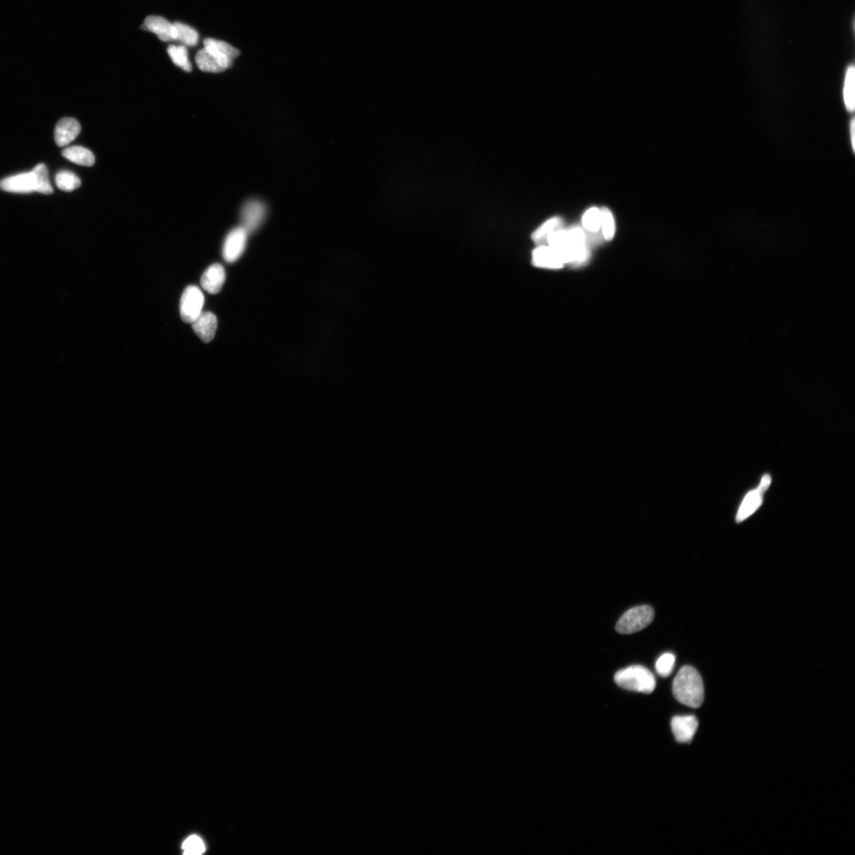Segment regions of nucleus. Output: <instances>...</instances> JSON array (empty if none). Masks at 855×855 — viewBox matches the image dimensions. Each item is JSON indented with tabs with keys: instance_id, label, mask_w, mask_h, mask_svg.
<instances>
[{
	"instance_id": "obj_1",
	"label": "nucleus",
	"mask_w": 855,
	"mask_h": 855,
	"mask_svg": "<svg viewBox=\"0 0 855 855\" xmlns=\"http://www.w3.org/2000/svg\"><path fill=\"white\" fill-rule=\"evenodd\" d=\"M546 242L556 251L565 265L582 266L589 260L587 236L581 227L557 229L548 237Z\"/></svg>"
},
{
	"instance_id": "obj_2",
	"label": "nucleus",
	"mask_w": 855,
	"mask_h": 855,
	"mask_svg": "<svg viewBox=\"0 0 855 855\" xmlns=\"http://www.w3.org/2000/svg\"><path fill=\"white\" fill-rule=\"evenodd\" d=\"M240 54V50L229 43L207 39L204 41L203 50L197 53L195 59L202 72L220 73L230 68Z\"/></svg>"
},
{
	"instance_id": "obj_3",
	"label": "nucleus",
	"mask_w": 855,
	"mask_h": 855,
	"mask_svg": "<svg viewBox=\"0 0 855 855\" xmlns=\"http://www.w3.org/2000/svg\"><path fill=\"white\" fill-rule=\"evenodd\" d=\"M673 695L686 707L699 708L704 701V685L700 674L691 666H684L676 675L673 684Z\"/></svg>"
},
{
	"instance_id": "obj_4",
	"label": "nucleus",
	"mask_w": 855,
	"mask_h": 855,
	"mask_svg": "<svg viewBox=\"0 0 855 855\" xmlns=\"http://www.w3.org/2000/svg\"><path fill=\"white\" fill-rule=\"evenodd\" d=\"M614 680L622 689L643 694H651L656 687L654 675L642 665H632L619 670L615 675Z\"/></svg>"
},
{
	"instance_id": "obj_5",
	"label": "nucleus",
	"mask_w": 855,
	"mask_h": 855,
	"mask_svg": "<svg viewBox=\"0 0 855 855\" xmlns=\"http://www.w3.org/2000/svg\"><path fill=\"white\" fill-rule=\"evenodd\" d=\"M654 611L651 606H638L627 611L617 622L615 628L621 635H631L642 631L651 624Z\"/></svg>"
},
{
	"instance_id": "obj_6",
	"label": "nucleus",
	"mask_w": 855,
	"mask_h": 855,
	"mask_svg": "<svg viewBox=\"0 0 855 855\" xmlns=\"http://www.w3.org/2000/svg\"><path fill=\"white\" fill-rule=\"evenodd\" d=\"M204 296L197 286H189L183 291L180 301V315L182 320L192 323L201 316Z\"/></svg>"
},
{
	"instance_id": "obj_7",
	"label": "nucleus",
	"mask_w": 855,
	"mask_h": 855,
	"mask_svg": "<svg viewBox=\"0 0 855 855\" xmlns=\"http://www.w3.org/2000/svg\"><path fill=\"white\" fill-rule=\"evenodd\" d=\"M267 206L262 200L251 199L243 205L241 210L242 227L249 233L257 231L264 223L267 215Z\"/></svg>"
},
{
	"instance_id": "obj_8",
	"label": "nucleus",
	"mask_w": 855,
	"mask_h": 855,
	"mask_svg": "<svg viewBox=\"0 0 855 855\" xmlns=\"http://www.w3.org/2000/svg\"><path fill=\"white\" fill-rule=\"evenodd\" d=\"M248 232L242 227H236L227 235L224 243L223 257L227 262L237 261L244 252Z\"/></svg>"
},
{
	"instance_id": "obj_9",
	"label": "nucleus",
	"mask_w": 855,
	"mask_h": 855,
	"mask_svg": "<svg viewBox=\"0 0 855 855\" xmlns=\"http://www.w3.org/2000/svg\"><path fill=\"white\" fill-rule=\"evenodd\" d=\"M3 191L14 193H30L37 192V178L34 171L4 178L0 182Z\"/></svg>"
},
{
	"instance_id": "obj_10",
	"label": "nucleus",
	"mask_w": 855,
	"mask_h": 855,
	"mask_svg": "<svg viewBox=\"0 0 855 855\" xmlns=\"http://www.w3.org/2000/svg\"><path fill=\"white\" fill-rule=\"evenodd\" d=\"M671 726L678 742L689 743L697 732L699 722L693 715L675 716L673 718Z\"/></svg>"
},
{
	"instance_id": "obj_11",
	"label": "nucleus",
	"mask_w": 855,
	"mask_h": 855,
	"mask_svg": "<svg viewBox=\"0 0 855 855\" xmlns=\"http://www.w3.org/2000/svg\"><path fill=\"white\" fill-rule=\"evenodd\" d=\"M142 29L154 32L162 41H176L175 24L161 16H148Z\"/></svg>"
},
{
	"instance_id": "obj_12",
	"label": "nucleus",
	"mask_w": 855,
	"mask_h": 855,
	"mask_svg": "<svg viewBox=\"0 0 855 855\" xmlns=\"http://www.w3.org/2000/svg\"><path fill=\"white\" fill-rule=\"evenodd\" d=\"M532 263L535 267L548 269H559L565 265L556 251L548 245H539L535 249Z\"/></svg>"
},
{
	"instance_id": "obj_13",
	"label": "nucleus",
	"mask_w": 855,
	"mask_h": 855,
	"mask_svg": "<svg viewBox=\"0 0 855 855\" xmlns=\"http://www.w3.org/2000/svg\"><path fill=\"white\" fill-rule=\"evenodd\" d=\"M193 331L204 343L212 342L218 329V318L212 312H202L191 323Z\"/></svg>"
},
{
	"instance_id": "obj_14",
	"label": "nucleus",
	"mask_w": 855,
	"mask_h": 855,
	"mask_svg": "<svg viewBox=\"0 0 855 855\" xmlns=\"http://www.w3.org/2000/svg\"><path fill=\"white\" fill-rule=\"evenodd\" d=\"M81 126L74 118L65 117L59 121L55 128V142L59 147H64L79 136Z\"/></svg>"
},
{
	"instance_id": "obj_15",
	"label": "nucleus",
	"mask_w": 855,
	"mask_h": 855,
	"mask_svg": "<svg viewBox=\"0 0 855 855\" xmlns=\"http://www.w3.org/2000/svg\"><path fill=\"white\" fill-rule=\"evenodd\" d=\"M225 280L224 268L220 264H214L203 273L201 284L205 291L214 295L219 294L223 288Z\"/></svg>"
},
{
	"instance_id": "obj_16",
	"label": "nucleus",
	"mask_w": 855,
	"mask_h": 855,
	"mask_svg": "<svg viewBox=\"0 0 855 855\" xmlns=\"http://www.w3.org/2000/svg\"><path fill=\"white\" fill-rule=\"evenodd\" d=\"M766 491L761 489L759 486L755 490L749 492L745 497V499L741 504L737 516V521L742 522L745 519L749 517L751 514H753L762 505V496Z\"/></svg>"
},
{
	"instance_id": "obj_17",
	"label": "nucleus",
	"mask_w": 855,
	"mask_h": 855,
	"mask_svg": "<svg viewBox=\"0 0 855 855\" xmlns=\"http://www.w3.org/2000/svg\"><path fill=\"white\" fill-rule=\"evenodd\" d=\"M62 155L64 158L80 166H91L95 162L94 154L88 148L81 147V146H73V147L65 148Z\"/></svg>"
},
{
	"instance_id": "obj_18",
	"label": "nucleus",
	"mask_w": 855,
	"mask_h": 855,
	"mask_svg": "<svg viewBox=\"0 0 855 855\" xmlns=\"http://www.w3.org/2000/svg\"><path fill=\"white\" fill-rule=\"evenodd\" d=\"M562 224H564V220L559 218V216H555V218L546 220L542 225L539 227L533 232L532 239L537 244L542 245L551 233H553L557 229H561Z\"/></svg>"
},
{
	"instance_id": "obj_19",
	"label": "nucleus",
	"mask_w": 855,
	"mask_h": 855,
	"mask_svg": "<svg viewBox=\"0 0 855 855\" xmlns=\"http://www.w3.org/2000/svg\"><path fill=\"white\" fill-rule=\"evenodd\" d=\"M844 104L847 110L853 112L855 105V70L853 65L847 68L843 89Z\"/></svg>"
},
{
	"instance_id": "obj_20",
	"label": "nucleus",
	"mask_w": 855,
	"mask_h": 855,
	"mask_svg": "<svg viewBox=\"0 0 855 855\" xmlns=\"http://www.w3.org/2000/svg\"><path fill=\"white\" fill-rule=\"evenodd\" d=\"M167 52L176 66L187 73L192 71V65L189 61L187 48L185 46H170L167 48Z\"/></svg>"
},
{
	"instance_id": "obj_21",
	"label": "nucleus",
	"mask_w": 855,
	"mask_h": 855,
	"mask_svg": "<svg viewBox=\"0 0 855 855\" xmlns=\"http://www.w3.org/2000/svg\"><path fill=\"white\" fill-rule=\"evenodd\" d=\"M582 225L584 229L592 234L598 233L602 229V211L597 207H592L586 211L582 216Z\"/></svg>"
},
{
	"instance_id": "obj_22",
	"label": "nucleus",
	"mask_w": 855,
	"mask_h": 855,
	"mask_svg": "<svg viewBox=\"0 0 855 855\" xmlns=\"http://www.w3.org/2000/svg\"><path fill=\"white\" fill-rule=\"evenodd\" d=\"M176 41H180L183 46H195L199 41V34L196 30L188 25L175 23Z\"/></svg>"
},
{
	"instance_id": "obj_23",
	"label": "nucleus",
	"mask_w": 855,
	"mask_h": 855,
	"mask_svg": "<svg viewBox=\"0 0 855 855\" xmlns=\"http://www.w3.org/2000/svg\"><path fill=\"white\" fill-rule=\"evenodd\" d=\"M57 186L63 191L71 192L81 186V181L77 175L68 171H59L56 175Z\"/></svg>"
},
{
	"instance_id": "obj_24",
	"label": "nucleus",
	"mask_w": 855,
	"mask_h": 855,
	"mask_svg": "<svg viewBox=\"0 0 855 855\" xmlns=\"http://www.w3.org/2000/svg\"><path fill=\"white\" fill-rule=\"evenodd\" d=\"M32 171H34L37 178V193L42 194L52 193L53 189L50 182V177H48L46 166L41 164L37 165Z\"/></svg>"
},
{
	"instance_id": "obj_25",
	"label": "nucleus",
	"mask_w": 855,
	"mask_h": 855,
	"mask_svg": "<svg viewBox=\"0 0 855 855\" xmlns=\"http://www.w3.org/2000/svg\"><path fill=\"white\" fill-rule=\"evenodd\" d=\"M602 230L605 240H613L615 235L616 226L613 213L608 208H602Z\"/></svg>"
},
{
	"instance_id": "obj_26",
	"label": "nucleus",
	"mask_w": 855,
	"mask_h": 855,
	"mask_svg": "<svg viewBox=\"0 0 855 855\" xmlns=\"http://www.w3.org/2000/svg\"><path fill=\"white\" fill-rule=\"evenodd\" d=\"M675 657L672 653H664L657 660L656 670L662 678H668L673 673Z\"/></svg>"
},
{
	"instance_id": "obj_27",
	"label": "nucleus",
	"mask_w": 855,
	"mask_h": 855,
	"mask_svg": "<svg viewBox=\"0 0 855 855\" xmlns=\"http://www.w3.org/2000/svg\"><path fill=\"white\" fill-rule=\"evenodd\" d=\"M184 854H202L205 851L203 841L197 836H189L182 845Z\"/></svg>"
},
{
	"instance_id": "obj_28",
	"label": "nucleus",
	"mask_w": 855,
	"mask_h": 855,
	"mask_svg": "<svg viewBox=\"0 0 855 855\" xmlns=\"http://www.w3.org/2000/svg\"><path fill=\"white\" fill-rule=\"evenodd\" d=\"M854 128H855V126H854V119H853V120H852V124H851V133H852V148H853V150H854V149H855V144H854V140H855V138H854Z\"/></svg>"
}]
</instances>
